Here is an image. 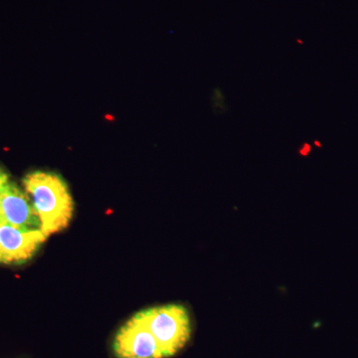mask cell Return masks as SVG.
Returning <instances> with one entry per match:
<instances>
[{"label": "cell", "mask_w": 358, "mask_h": 358, "mask_svg": "<svg viewBox=\"0 0 358 358\" xmlns=\"http://www.w3.org/2000/svg\"><path fill=\"white\" fill-rule=\"evenodd\" d=\"M157 339L164 358L180 352L192 336V324L187 310L181 305H166L138 313Z\"/></svg>", "instance_id": "cell-2"}, {"label": "cell", "mask_w": 358, "mask_h": 358, "mask_svg": "<svg viewBox=\"0 0 358 358\" xmlns=\"http://www.w3.org/2000/svg\"><path fill=\"white\" fill-rule=\"evenodd\" d=\"M47 237L42 231L20 230L0 223V263H24L31 259Z\"/></svg>", "instance_id": "cell-5"}, {"label": "cell", "mask_w": 358, "mask_h": 358, "mask_svg": "<svg viewBox=\"0 0 358 358\" xmlns=\"http://www.w3.org/2000/svg\"><path fill=\"white\" fill-rule=\"evenodd\" d=\"M113 350L117 358H164L157 339L138 313L115 334Z\"/></svg>", "instance_id": "cell-3"}, {"label": "cell", "mask_w": 358, "mask_h": 358, "mask_svg": "<svg viewBox=\"0 0 358 358\" xmlns=\"http://www.w3.org/2000/svg\"><path fill=\"white\" fill-rule=\"evenodd\" d=\"M26 192L40 222V230L48 238L69 225L74 202L64 179L48 171H33L23 179Z\"/></svg>", "instance_id": "cell-1"}, {"label": "cell", "mask_w": 358, "mask_h": 358, "mask_svg": "<svg viewBox=\"0 0 358 358\" xmlns=\"http://www.w3.org/2000/svg\"><path fill=\"white\" fill-rule=\"evenodd\" d=\"M0 223L20 230L40 229L31 200L15 183L8 182L0 190Z\"/></svg>", "instance_id": "cell-4"}, {"label": "cell", "mask_w": 358, "mask_h": 358, "mask_svg": "<svg viewBox=\"0 0 358 358\" xmlns=\"http://www.w3.org/2000/svg\"><path fill=\"white\" fill-rule=\"evenodd\" d=\"M9 182L8 174L3 171V169H0V190L3 188V186L7 185Z\"/></svg>", "instance_id": "cell-6"}]
</instances>
